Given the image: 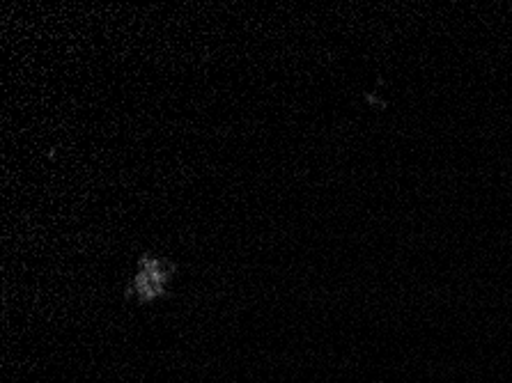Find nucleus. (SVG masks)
<instances>
[{"label": "nucleus", "mask_w": 512, "mask_h": 383, "mask_svg": "<svg viewBox=\"0 0 512 383\" xmlns=\"http://www.w3.org/2000/svg\"><path fill=\"white\" fill-rule=\"evenodd\" d=\"M159 262H143L141 267V276L136 278V285L141 289V294L145 299H152V296H157L161 292V287H164V273L157 267Z\"/></svg>", "instance_id": "1"}]
</instances>
